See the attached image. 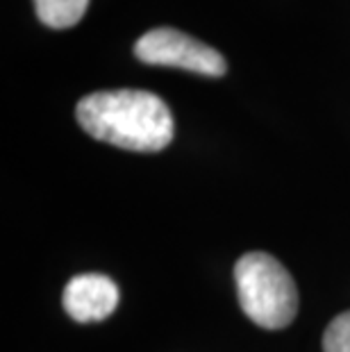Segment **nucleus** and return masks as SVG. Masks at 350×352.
Listing matches in <instances>:
<instances>
[{"mask_svg": "<svg viewBox=\"0 0 350 352\" xmlns=\"http://www.w3.org/2000/svg\"><path fill=\"white\" fill-rule=\"evenodd\" d=\"M76 118L89 137L135 153L164 151L175 132L168 104L139 89L89 94L78 102Z\"/></svg>", "mask_w": 350, "mask_h": 352, "instance_id": "obj_1", "label": "nucleus"}, {"mask_svg": "<svg viewBox=\"0 0 350 352\" xmlns=\"http://www.w3.org/2000/svg\"><path fill=\"white\" fill-rule=\"evenodd\" d=\"M243 314L264 329H282L296 318L298 291L292 275L266 252H248L234 266Z\"/></svg>", "mask_w": 350, "mask_h": 352, "instance_id": "obj_2", "label": "nucleus"}, {"mask_svg": "<svg viewBox=\"0 0 350 352\" xmlns=\"http://www.w3.org/2000/svg\"><path fill=\"white\" fill-rule=\"evenodd\" d=\"M135 55L144 64L173 66L200 76H226L228 62L219 50L173 28H155L135 43Z\"/></svg>", "mask_w": 350, "mask_h": 352, "instance_id": "obj_3", "label": "nucleus"}, {"mask_svg": "<svg viewBox=\"0 0 350 352\" xmlns=\"http://www.w3.org/2000/svg\"><path fill=\"white\" fill-rule=\"evenodd\" d=\"M118 307V287L107 275H76L64 289V309L78 323H96Z\"/></svg>", "mask_w": 350, "mask_h": 352, "instance_id": "obj_4", "label": "nucleus"}, {"mask_svg": "<svg viewBox=\"0 0 350 352\" xmlns=\"http://www.w3.org/2000/svg\"><path fill=\"white\" fill-rule=\"evenodd\" d=\"M89 0H34V12L43 25L66 30L80 23L87 14Z\"/></svg>", "mask_w": 350, "mask_h": 352, "instance_id": "obj_5", "label": "nucleus"}, {"mask_svg": "<svg viewBox=\"0 0 350 352\" xmlns=\"http://www.w3.org/2000/svg\"><path fill=\"white\" fill-rule=\"evenodd\" d=\"M323 352H350V311L339 314L323 334Z\"/></svg>", "mask_w": 350, "mask_h": 352, "instance_id": "obj_6", "label": "nucleus"}]
</instances>
